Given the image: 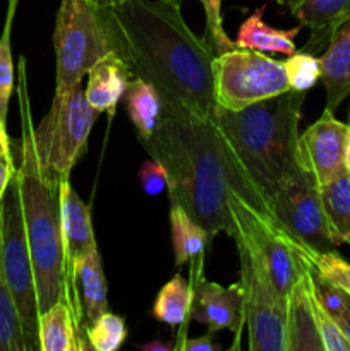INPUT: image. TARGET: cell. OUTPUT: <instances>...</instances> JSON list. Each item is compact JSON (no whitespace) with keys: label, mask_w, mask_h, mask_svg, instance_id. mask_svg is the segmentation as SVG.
Masks as SVG:
<instances>
[{"label":"cell","mask_w":350,"mask_h":351,"mask_svg":"<svg viewBox=\"0 0 350 351\" xmlns=\"http://www.w3.org/2000/svg\"><path fill=\"white\" fill-rule=\"evenodd\" d=\"M170 232L175 264L177 267L184 266V264L191 266L189 283L196 288L199 281L205 280V273H202L205 254L206 247L213 239L199 223H196L185 213V209H182L175 202H170Z\"/></svg>","instance_id":"e0dca14e"},{"label":"cell","mask_w":350,"mask_h":351,"mask_svg":"<svg viewBox=\"0 0 350 351\" xmlns=\"http://www.w3.org/2000/svg\"><path fill=\"white\" fill-rule=\"evenodd\" d=\"M75 290L84 319V329H88L100 315L108 312V288L103 274L102 257L98 245L89 249L74 266Z\"/></svg>","instance_id":"d6986e66"},{"label":"cell","mask_w":350,"mask_h":351,"mask_svg":"<svg viewBox=\"0 0 350 351\" xmlns=\"http://www.w3.org/2000/svg\"><path fill=\"white\" fill-rule=\"evenodd\" d=\"M54 47L57 57L55 93H62L81 84L100 58L115 51L105 7L95 0H60Z\"/></svg>","instance_id":"8992f818"},{"label":"cell","mask_w":350,"mask_h":351,"mask_svg":"<svg viewBox=\"0 0 350 351\" xmlns=\"http://www.w3.org/2000/svg\"><path fill=\"white\" fill-rule=\"evenodd\" d=\"M345 168L350 173V134H349V141H347V149H345Z\"/></svg>","instance_id":"f35d334b"},{"label":"cell","mask_w":350,"mask_h":351,"mask_svg":"<svg viewBox=\"0 0 350 351\" xmlns=\"http://www.w3.org/2000/svg\"><path fill=\"white\" fill-rule=\"evenodd\" d=\"M127 338V326L120 315L105 312L100 315L88 329H86V339H88L89 350L95 351H117L124 345Z\"/></svg>","instance_id":"4316f807"},{"label":"cell","mask_w":350,"mask_h":351,"mask_svg":"<svg viewBox=\"0 0 350 351\" xmlns=\"http://www.w3.org/2000/svg\"><path fill=\"white\" fill-rule=\"evenodd\" d=\"M309 273L311 267L287 297V351H325L316 322Z\"/></svg>","instance_id":"2e32d148"},{"label":"cell","mask_w":350,"mask_h":351,"mask_svg":"<svg viewBox=\"0 0 350 351\" xmlns=\"http://www.w3.org/2000/svg\"><path fill=\"white\" fill-rule=\"evenodd\" d=\"M321 60V82L326 89V110L335 113L350 95V19L329 38Z\"/></svg>","instance_id":"ac0fdd59"},{"label":"cell","mask_w":350,"mask_h":351,"mask_svg":"<svg viewBox=\"0 0 350 351\" xmlns=\"http://www.w3.org/2000/svg\"><path fill=\"white\" fill-rule=\"evenodd\" d=\"M191 315L199 324H205L211 335L230 329L239 336L246 324L244 288L240 281L230 287L206 280L199 281L194 288Z\"/></svg>","instance_id":"4fadbf2b"},{"label":"cell","mask_w":350,"mask_h":351,"mask_svg":"<svg viewBox=\"0 0 350 351\" xmlns=\"http://www.w3.org/2000/svg\"><path fill=\"white\" fill-rule=\"evenodd\" d=\"M139 182L144 194L160 195L168 189V177L165 168L156 160H148L139 168Z\"/></svg>","instance_id":"d6a6232c"},{"label":"cell","mask_w":350,"mask_h":351,"mask_svg":"<svg viewBox=\"0 0 350 351\" xmlns=\"http://www.w3.org/2000/svg\"><path fill=\"white\" fill-rule=\"evenodd\" d=\"M345 243H349V245H350V237H349V239H347V242Z\"/></svg>","instance_id":"b9f144b4"},{"label":"cell","mask_w":350,"mask_h":351,"mask_svg":"<svg viewBox=\"0 0 350 351\" xmlns=\"http://www.w3.org/2000/svg\"><path fill=\"white\" fill-rule=\"evenodd\" d=\"M233 232L244 288L250 351H287V298L275 287L263 249L250 226L249 209L232 204Z\"/></svg>","instance_id":"5b68a950"},{"label":"cell","mask_w":350,"mask_h":351,"mask_svg":"<svg viewBox=\"0 0 350 351\" xmlns=\"http://www.w3.org/2000/svg\"><path fill=\"white\" fill-rule=\"evenodd\" d=\"M163 2L172 3V5H177V7L182 5V0H163Z\"/></svg>","instance_id":"60d3db41"},{"label":"cell","mask_w":350,"mask_h":351,"mask_svg":"<svg viewBox=\"0 0 350 351\" xmlns=\"http://www.w3.org/2000/svg\"><path fill=\"white\" fill-rule=\"evenodd\" d=\"M10 31L12 24H3L0 34V120H7L10 96L14 93V60L12 48H10Z\"/></svg>","instance_id":"f546056e"},{"label":"cell","mask_w":350,"mask_h":351,"mask_svg":"<svg viewBox=\"0 0 350 351\" xmlns=\"http://www.w3.org/2000/svg\"><path fill=\"white\" fill-rule=\"evenodd\" d=\"M309 259H311L314 269L325 280H328L329 283L342 288L343 291L350 295V263L340 257L335 250H329V252L309 250Z\"/></svg>","instance_id":"f1b7e54d"},{"label":"cell","mask_w":350,"mask_h":351,"mask_svg":"<svg viewBox=\"0 0 350 351\" xmlns=\"http://www.w3.org/2000/svg\"><path fill=\"white\" fill-rule=\"evenodd\" d=\"M16 170L17 167L14 165L12 156H7L3 158V160H0V201H2L3 194H5L7 187H9Z\"/></svg>","instance_id":"e575fe53"},{"label":"cell","mask_w":350,"mask_h":351,"mask_svg":"<svg viewBox=\"0 0 350 351\" xmlns=\"http://www.w3.org/2000/svg\"><path fill=\"white\" fill-rule=\"evenodd\" d=\"M141 144L167 171L170 202L185 209L211 239L220 232L232 235L233 195L244 175L215 122L163 106L156 132Z\"/></svg>","instance_id":"7a4b0ae2"},{"label":"cell","mask_w":350,"mask_h":351,"mask_svg":"<svg viewBox=\"0 0 350 351\" xmlns=\"http://www.w3.org/2000/svg\"><path fill=\"white\" fill-rule=\"evenodd\" d=\"M0 266L16 300L27 351L40 350L36 278L24 226L17 170L0 201Z\"/></svg>","instance_id":"52a82bcc"},{"label":"cell","mask_w":350,"mask_h":351,"mask_svg":"<svg viewBox=\"0 0 350 351\" xmlns=\"http://www.w3.org/2000/svg\"><path fill=\"white\" fill-rule=\"evenodd\" d=\"M40 351H84L88 343L81 336L74 314L64 300L40 314Z\"/></svg>","instance_id":"44dd1931"},{"label":"cell","mask_w":350,"mask_h":351,"mask_svg":"<svg viewBox=\"0 0 350 351\" xmlns=\"http://www.w3.org/2000/svg\"><path fill=\"white\" fill-rule=\"evenodd\" d=\"M132 77L129 65L117 51H112L89 69L84 89L86 99L96 112H106L108 117H113Z\"/></svg>","instance_id":"5bb4252c"},{"label":"cell","mask_w":350,"mask_h":351,"mask_svg":"<svg viewBox=\"0 0 350 351\" xmlns=\"http://www.w3.org/2000/svg\"><path fill=\"white\" fill-rule=\"evenodd\" d=\"M271 208L281 225L316 252L335 250L336 243L323 208L319 185L311 171L301 170L275 194Z\"/></svg>","instance_id":"30bf717a"},{"label":"cell","mask_w":350,"mask_h":351,"mask_svg":"<svg viewBox=\"0 0 350 351\" xmlns=\"http://www.w3.org/2000/svg\"><path fill=\"white\" fill-rule=\"evenodd\" d=\"M105 7V5H103ZM113 50L134 77L153 84L163 106L215 120L216 53L163 0H122L105 7Z\"/></svg>","instance_id":"6da1fadb"},{"label":"cell","mask_w":350,"mask_h":351,"mask_svg":"<svg viewBox=\"0 0 350 351\" xmlns=\"http://www.w3.org/2000/svg\"><path fill=\"white\" fill-rule=\"evenodd\" d=\"M60 223H62V271H64V302L74 314L81 336L86 339L81 302L75 290L74 266L89 249L96 245L91 213L71 182H60ZM89 348V346H88Z\"/></svg>","instance_id":"8fae6325"},{"label":"cell","mask_w":350,"mask_h":351,"mask_svg":"<svg viewBox=\"0 0 350 351\" xmlns=\"http://www.w3.org/2000/svg\"><path fill=\"white\" fill-rule=\"evenodd\" d=\"M213 84L216 105L226 110H242L290 91L283 62L246 48L216 55Z\"/></svg>","instance_id":"9c48e42d"},{"label":"cell","mask_w":350,"mask_h":351,"mask_svg":"<svg viewBox=\"0 0 350 351\" xmlns=\"http://www.w3.org/2000/svg\"><path fill=\"white\" fill-rule=\"evenodd\" d=\"M349 125H350V123H349Z\"/></svg>","instance_id":"7bdbcfd3"},{"label":"cell","mask_w":350,"mask_h":351,"mask_svg":"<svg viewBox=\"0 0 350 351\" xmlns=\"http://www.w3.org/2000/svg\"><path fill=\"white\" fill-rule=\"evenodd\" d=\"M288 12L311 29L305 48H326L331 34L350 19V0H278Z\"/></svg>","instance_id":"9a60e30c"},{"label":"cell","mask_w":350,"mask_h":351,"mask_svg":"<svg viewBox=\"0 0 350 351\" xmlns=\"http://www.w3.org/2000/svg\"><path fill=\"white\" fill-rule=\"evenodd\" d=\"M19 0H9V5H7V16H5V23L12 24L14 16H16V9Z\"/></svg>","instance_id":"8d00e7d4"},{"label":"cell","mask_w":350,"mask_h":351,"mask_svg":"<svg viewBox=\"0 0 350 351\" xmlns=\"http://www.w3.org/2000/svg\"><path fill=\"white\" fill-rule=\"evenodd\" d=\"M192 300H194V287L177 273L158 291L153 304L154 319L170 328L184 326L187 315L191 314Z\"/></svg>","instance_id":"cb8c5ba5"},{"label":"cell","mask_w":350,"mask_h":351,"mask_svg":"<svg viewBox=\"0 0 350 351\" xmlns=\"http://www.w3.org/2000/svg\"><path fill=\"white\" fill-rule=\"evenodd\" d=\"M95 2H98L100 5H105V7H108V5H115V3L122 2V0H95Z\"/></svg>","instance_id":"ab89813d"},{"label":"cell","mask_w":350,"mask_h":351,"mask_svg":"<svg viewBox=\"0 0 350 351\" xmlns=\"http://www.w3.org/2000/svg\"><path fill=\"white\" fill-rule=\"evenodd\" d=\"M311 287L316 298L321 302L323 307L329 312L335 322L338 324L340 331L350 343V295L342 288L335 287L328 280L321 276L314 266H311Z\"/></svg>","instance_id":"484cf974"},{"label":"cell","mask_w":350,"mask_h":351,"mask_svg":"<svg viewBox=\"0 0 350 351\" xmlns=\"http://www.w3.org/2000/svg\"><path fill=\"white\" fill-rule=\"evenodd\" d=\"M126 108L134 129L137 132V139L148 141L161 122L163 115V101L160 93L153 84L141 77H132L127 84Z\"/></svg>","instance_id":"7402d4cb"},{"label":"cell","mask_w":350,"mask_h":351,"mask_svg":"<svg viewBox=\"0 0 350 351\" xmlns=\"http://www.w3.org/2000/svg\"><path fill=\"white\" fill-rule=\"evenodd\" d=\"M0 351H27L16 300L0 266Z\"/></svg>","instance_id":"d4e9b609"},{"label":"cell","mask_w":350,"mask_h":351,"mask_svg":"<svg viewBox=\"0 0 350 351\" xmlns=\"http://www.w3.org/2000/svg\"><path fill=\"white\" fill-rule=\"evenodd\" d=\"M141 350H144V351H153V350L170 351L172 346L163 345V343H160V341H154V343H150V345H141Z\"/></svg>","instance_id":"74e56055"},{"label":"cell","mask_w":350,"mask_h":351,"mask_svg":"<svg viewBox=\"0 0 350 351\" xmlns=\"http://www.w3.org/2000/svg\"><path fill=\"white\" fill-rule=\"evenodd\" d=\"M0 149L10 151V139L9 136H7L5 122H2V120H0Z\"/></svg>","instance_id":"d590c367"},{"label":"cell","mask_w":350,"mask_h":351,"mask_svg":"<svg viewBox=\"0 0 350 351\" xmlns=\"http://www.w3.org/2000/svg\"><path fill=\"white\" fill-rule=\"evenodd\" d=\"M19 112H21V165L17 168L24 226L36 278L38 308L48 311L64 300L62 271L60 184L47 177L40 165L34 144V125L26 82V60L19 58Z\"/></svg>","instance_id":"277c9868"},{"label":"cell","mask_w":350,"mask_h":351,"mask_svg":"<svg viewBox=\"0 0 350 351\" xmlns=\"http://www.w3.org/2000/svg\"><path fill=\"white\" fill-rule=\"evenodd\" d=\"M309 276H311V273H309ZM312 305H314L316 322H318L319 336H321L325 351H350V343L347 341L343 332L340 331L335 319L329 315V312L326 311V308L321 305V302L316 298L314 291H312Z\"/></svg>","instance_id":"1f68e13d"},{"label":"cell","mask_w":350,"mask_h":351,"mask_svg":"<svg viewBox=\"0 0 350 351\" xmlns=\"http://www.w3.org/2000/svg\"><path fill=\"white\" fill-rule=\"evenodd\" d=\"M206 14V29H205V41L209 45L216 55L225 53V51L233 50L235 41L226 36L223 29L222 21V0H199Z\"/></svg>","instance_id":"4dcf8cb0"},{"label":"cell","mask_w":350,"mask_h":351,"mask_svg":"<svg viewBox=\"0 0 350 351\" xmlns=\"http://www.w3.org/2000/svg\"><path fill=\"white\" fill-rule=\"evenodd\" d=\"M264 9L266 5L257 7L247 19H244V23L239 26L235 47L263 51V53H295V36L301 33L302 24L292 27V29L271 27L263 19Z\"/></svg>","instance_id":"ffe728a7"},{"label":"cell","mask_w":350,"mask_h":351,"mask_svg":"<svg viewBox=\"0 0 350 351\" xmlns=\"http://www.w3.org/2000/svg\"><path fill=\"white\" fill-rule=\"evenodd\" d=\"M211 332H208V335L205 336H199V338H194V339H182L180 343L177 345V348L175 350H182V351H220L222 350V346L218 345V343L213 341L211 338Z\"/></svg>","instance_id":"836d02e7"},{"label":"cell","mask_w":350,"mask_h":351,"mask_svg":"<svg viewBox=\"0 0 350 351\" xmlns=\"http://www.w3.org/2000/svg\"><path fill=\"white\" fill-rule=\"evenodd\" d=\"M98 117L81 84L55 93L50 110L34 127L36 153L47 177L57 184L71 177Z\"/></svg>","instance_id":"ba28073f"},{"label":"cell","mask_w":350,"mask_h":351,"mask_svg":"<svg viewBox=\"0 0 350 351\" xmlns=\"http://www.w3.org/2000/svg\"><path fill=\"white\" fill-rule=\"evenodd\" d=\"M304 99L305 93L290 89L242 110L216 108L213 122L270 206L301 170L299 122Z\"/></svg>","instance_id":"3957f363"},{"label":"cell","mask_w":350,"mask_h":351,"mask_svg":"<svg viewBox=\"0 0 350 351\" xmlns=\"http://www.w3.org/2000/svg\"><path fill=\"white\" fill-rule=\"evenodd\" d=\"M350 125L325 108L323 115L299 136V163L311 171L318 185H325L345 173V149Z\"/></svg>","instance_id":"7c38bea8"},{"label":"cell","mask_w":350,"mask_h":351,"mask_svg":"<svg viewBox=\"0 0 350 351\" xmlns=\"http://www.w3.org/2000/svg\"><path fill=\"white\" fill-rule=\"evenodd\" d=\"M323 208L331 228L336 247L350 237V173L338 175L331 182L319 185Z\"/></svg>","instance_id":"603a6c76"},{"label":"cell","mask_w":350,"mask_h":351,"mask_svg":"<svg viewBox=\"0 0 350 351\" xmlns=\"http://www.w3.org/2000/svg\"><path fill=\"white\" fill-rule=\"evenodd\" d=\"M283 67L292 91L307 93L321 81V60L309 51L288 55Z\"/></svg>","instance_id":"83f0119b"}]
</instances>
